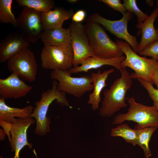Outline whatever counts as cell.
<instances>
[{
  "mask_svg": "<svg viewBox=\"0 0 158 158\" xmlns=\"http://www.w3.org/2000/svg\"><path fill=\"white\" fill-rule=\"evenodd\" d=\"M119 71L121 77L114 81L109 89L104 91V97L99 110V114L102 116L110 117L128 106L125 102L126 96L131 86L132 78L126 68Z\"/></svg>",
  "mask_w": 158,
  "mask_h": 158,
  "instance_id": "6da1fadb",
  "label": "cell"
},
{
  "mask_svg": "<svg viewBox=\"0 0 158 158\" xmlns=\"http://www.w3.org/2000/svg\"><path fill=\"white\" fill-rule=\"evenodd\" d=\"M58 83L56 80H53L51 88L42 92L40 100L35 103V107L30 117L36 121L35 133L37 135H45L50 130L51 118L47 115L49 105L54 101L61 106H69L66 93L57 90Z\"/></svg>",
  "mask_w": 158,
  "mask_h": 158,
  "instance_id": "7a4b0ae2",
  "label": "cell"
},
{
  "mask_svg": "<svg viewBox=\"0 0 158 158\" xmlns=\"http://www.w3.org/2000/svg\"><path fill=\"white\" fill-rule=\"evenodd\" d=\"M84 26L95 56L104 59L123 56V53L116 42L110 38L99 24L88 19Z\"/></svg>",
  "mask_w": 158,
  "mask_h": 158,
  "instance_id": "3957f363",
  "label": "cell"
},
{
  "mask_svg": "<svg viewBox=\"0 0 158 158\" xmlns=\"http://www.w3.org/2000/svg\"><path fill=\"white\" fill-rule=\"evenodd\" d=\"M116 42L126 56L125 59L121 63V68H130L134 72L130 74L132 79L141 78L153 85V76L158 68V60L140 56L125 41L116 40Z\"/></svg>",
  "mask_w": 158,
  "mask_h": 158,
  "instance_id": "277c9868",
  "label": "cell"
},
{
  "mask_svg": "<svg viewBox=\"0 0 158 158\" xmlns=\"http://www.w3.org/2000/svg\"><path fill=\"white\" fill-rule=\"evenodd\" d=\"M126 100L129 106L127 112L116 115L113 124H119L125 121H131L137 123L135 126L136 129L158 127V111L154 106H147L137 102L133 97L127 98Z\"/></svg>",
  "mask_w": 158,
  "mask_h": 158,
  "instance_id": "5b68a950",
  "label": "cell"
},
{
  "mask_svg": "<svg viewBox=\"0 0 158 158\" xmlns=\"http://www.w3.org/2000/svg\"><path fill=\"white\" fill-rule=\"evenodd\" d=\"M68 70L56 69L51 71V78L58 81L57 88L59 91L79 98L93 89L91 76L73 77Z\"/></svg>",
  "mask_w": 158,
  "mask_h": 158,
  "instance_id": "8992f818",
  "label": "cell"
},
{
  "mask_svg": "<svg viewBox=\"0 0 158 158\" xmlns=\"http://www.w3.org/2000/svg\"><path fill=\"white\" fill-rule=\"evenodd\" d=\"M73 53L71 43L44 46L40 54L41 66L45 69L69 70L72 68Z\"/></svg>",
  "mask_w": 158,
  "mask_h": 158,
  "instance_id": "52a82bcc",
  "label": "cell"
},
{
  "mask_svg": "<svg viewBox=\"0 0 158 158\" xmlns=\"http://www.w3.org/2000/svg\"><path fill=\"white\" fill-rule=\"evenodd\" d=\"M8 70L23 81H34L37 74V64L34 53L28 48L22 50L7 61Z\"/></svg>",
  "mask_w": 158,
  "mask_h": 158,
  "instance_id": "ba28073f",
  "label": "cell"
},
{
  "mask_svg": "<svg viewBox=\"0 0 158 158\" xmlns=\"http://www.w3.org/2000/svg\"><path fill=\"white\" fill-rule=\"evenodd\" d=\"M41 13L24 7L18 17L16 18V27L19 32L29 43L37 42L40 39L44 31L41 20Z\"/></svg>",
  "mask_w": 158,
  "mask_h": 158,
  "instance_id": "9c48e42d",
  "label": "cell"
},
{
  "mask_svg": "<svg viewBox=\"0 0 158 158\" xmlns=\"http://www.w3.org/2000/svg\"><path fill=\"white\" fill-rule=\"evenodd\" d=\"M131 13L127 11L123 15L121 19L111 20L107 19L97 13L90 15L88 20L102 25L117 38L128 43L135 53L138 52V43L136 36L130 34L127 30L128 23L130 19Z\"/></svg>",
  "mask_w": 158,
  "mask_h": 158,
  "instance_id": "30bf717a",
  "label": "cell"
},
{
  "mask_svg": "<svg viewBox=\"0 0 158 158\" xmlns=\"http://www.w3.org/2000/svg\"><path fill=\"white\" fill-rule=\"evenodd\" d=\"M73 53V66H78L86 58L95 56L90 45L84 25L72 21L69 28Z\"/></svg>",
  "mask_w": 158,
  "mask_h": 158,
  "instance_id": "8fae6325",
  "label": "cell"
},
{
  "mask_svg": "<svg viewBox=\"0 0 158 158\" xmlns=\"http://www.w3.org/2000/svg\"><path fill=\"white\" fill-rule=\"evenodd\" d=\"M35 120L29 117L25 118H15L11 131V139L10 141L11 151L14 152L13 158H20L21 150L25 146L31 149L32 144L28 142L27 131L32 124H34Z\"/></svg>",
  "mask_w": 158,
  "mask_h": 158,
  "instance_id": "7c38bea8",
  "label": "cell"
},
{
  "mask_svg": "<svg viewBox=\"0 0 158 158\" xmlns=\"http://www.w3.org/2000/svg\"><path fill=\"white\" fill-rule=\"evenodd\" d=\"M32 89L31 86L13 73L5 78L0 79V97L5 99L22 97Z\"/></svg>",
  "mask_w": 158,
  "mask_h": 158,
  "instance_id": "4fadbf2b",
  "label": "cell"
},
{
  "mask_svg": "<svg viewBox=\"0 0 158 158\" xmlns=\"http://www.w3.org/2000/svg\"><path fill=\"white\" fill-rule=\"evenodd\" d=\"M30 45V43L19 32L10 33L1 41L0 62L7 61L23 49L29 47Z\"/></svg>",
  "mask_w": 158,
  "mask_h": 158,
  "instance_id": "5bb4252c",
  "label": "cell"
},
{
  "mask_svg": "<svg viewBox=\"0 0 158 158\" xmlns=\"http://www.w3.org/2000/svg\"><path fill=\"white\" fill-rule=\"evenodd\" d=\"M72 9L66 10L62 7L41 13V18L44 30L62 28L65 20L72 18L74 14Z\"/></svg>",
  "mask_w": 158,
  "mask_h": 158,
  "instance_id": "9a60e30c",
  "label": "cell"
},
{
  "mask_svg": "<svg viewBox=\"0 0 158 158\" xmlns=\"http://www.w3.org/2000/svg\"><path fill=\"white\" fill-rule=\"evenodd\" d=\"M158 17V7L152 11L149 18L142 24H137L136 27L141 33V39L138 47V53L151 43L158 41V34L154 23Z\"/></svg>",
  "mask_w": 158,
  "mask_h": 158,
  "instance_id": "2e32d148",
  "label": "cell"
},
{
  "mask_svg": "<svg viewBox=\"0 0 158 158\" xmlns=\"http://www.w3.org/2000/svg\"><path fill=\"white\" fill-rule=\"evenodd\" d=\"M125 58L126 57L123 56L110 59H103L94 56L86 58L81 63L80 66L72 67L69 71L71 74L86 72L90 70L96 69L104 65L113 66L120 71L121 69V63Z\"/></svg>",
  "mask_w": 158,
  "mask_h": 158,
  "instance_id": "e0dca14e",
  "label": "cell"
},
{
  "mask_svg": "<svg viewBox=\"0 0 158 158\" xmlns=\"http://www.w3.org/2000/svg\"><path fill=\"white\" fill-rule=\"evenodd\" d=\"M114 69L112 68L102 73L98 70L97 73H92L91 76L92 80L93 91L89 95L87 103L91 105L92 110L99 108V103L101 101L100 94L103 88L107 85L106 80L109 75L114 72Z\"/></svg>",
  "mask_w": 158,
  "mask_h": 158,
  "instance_id": "ac0fdd59",
  "label": "cell"
},
{
  "mask_svg": "<svg viewBox=\"0 0 158 158\" xmlns=\"http://www.w3.org/2000/svg\"><path fill=\"white\" fill-rule=\"evenodd\" d=\"M44 46H58L71 43L70 30L62 27L44 30L40 39Z\"/></svg>",
  "mask_w": 158,
  "mask_h": 158,
  "instance_id": "d6986e66",
  "label": "cell"
},
{
  "mask_svg": "<svg viewBox=\"0 0 158 158\" xmlns=\"http://www.w3.org/2000/svg\"><path fill=\"white\" fill-rule=\"evenodd\" d=\"M5 99L0 97V119L13 123L14 117L25 118L30 117L34 107L28 105L22 108L13 107L8 106Z\"/></svg>",
  "mask_w": 158,
  "mask_h": 158,
  "instance_id": "ffe728a7",
  "label": "cell"
},
{
  "mask_svg": "<svg viewBox=\"0 0 158 158\" xmlns=\"http://www.w3.org/2000/svg\"><path fill=\"white\" fill-rule=\"evenodd\" d=\"M138 130L130 128L124 123L112 128L111 131L112 137H120L123 138L127 143L135 146L137 145Z\"/></svg>",
  "mask_w": 158,
  "mask_h": 158,
  "instance_id": "44dd1931",
  "label": "cell"
},
{
  "mask_svg": "<svg viewBox=\"0 0 158 158\" xmlns=\"http://www.w3.org/2000/svg\"><path fill=\"white\" fill-rule=\"evenodd\" d=\"M158 128L153 126L138 129L137 145L143 149L145 156L147 158L151 156V152L149 144L152 135Z\"/></svg>",
  "mask_w": 158,
  "mask_h": 158,
  "instance_id": "7402d4cb",
  "label": "cell"
},
{
  "mask_svg": "<svg viewBox=\"0 0 158 158\" xmlns=\"http://www.w3.org/2000/svg\"><path fill=\"white\" fill-rule=\"evenodd\" d=\"M18 5L23 7L30 8L41 13L48 11L54 7L52 0H16Z\"/></svg>",
  "mask_w": 158,
  "mask_h": 158,
  "instance_id": "603a6c76",
  "label": "cell"
},
{
  "mask_svg": "<svg viewBox=\"0 0 158 158\" xmlns=\"http://www.w3.org/2000/svg\"><path fill=\"white\" fill-rule=\"evenodd\" d=\"M12 0H0V22L16 27L17 21L11 10Z\"/></svg>",
  "mask_w": 158,
  "mask_h": 158,
  "instance_id": "cb8c5ba5",
  "label": "cell"
},
{
  "mask_svg": "<svg viewBox=\"0 0 158 158\" xmlns=\"http://www.w3.org/2000/svg\"><path fill=\"white\" fill-rule=\"evenodd\" d=\"M123 4L126 11L133 13L136 16L138 24H142L149 17L147 14L142 12L138 7L135 0H124Z\"/></svg>",
  "mask_w": 158,
  "mask_h": 158,
  "instance_id": "d4e9b609",
  "label": "cell"
},
{
  "mask_svg": "<svg viewBox=\"0 0 158 158\" xmlns=\"http://www.w3.org/2000/svg\"><path fill=\"white\" fill-rule=\"evenodd\" d=\"M136 79L147 92L153 102L154 106L158 111V89L155 88L151 83L141 78Z\"/></svg>",
  "mask_w": 158,
  "mask_h": 158,
  "instance_id": "484cf974",
  "label": "cell"
},
{
  "mask_svg": "<svg viewBox=\"0 0 158 158\" xmlns=\"http://www.w3.org/2000/svg\"><path fill=\"white\" fill-rule=\"evenodd\" d=\"M138 54L140 55L151 56L152 59L158 60V41L151 43Z\"/></svg>",
  "mask_w": 158,
  "mask_h": 158,
  "instance_id": "4316f807",
  "label": "cell"
},
{
  "mask_svg": "<svg viewBox=\"0 0 158 158\" xmlns=\"http://www.w3.org/2000/svg\"><path fill=\"white\" fill-rule=\"evenodd\" d=\"M99 1L114 10L121 12L123 15L127 11L120 0H101Z\"/></svg>",
  "mask_w": 158,
  "mask_h": 158,
  "instance_id": "83f0119b",
  "label": "cell"
},
{
  "mask_svg": "<svg viewBox=\"0 0 158 158\" xmlns=\"http://www.w3.org/2000/svg\"><path fill=\"white\" fill-rule=\"evenodd\" d=\"M86 12L85 11L80 9L74 13L72 17V21L77 23H81L85 19Z\"/></svg>",
  "mask_w": 158,
  "mask_h": 158,
  "instance_id": "f1b7e54d",
  "label": "cell"
},
{
  "mask_svg": "<svg viewBox=\"0 0 158 158\" xmlns=\"http://www.w3.org/2000/svg\"><path fill=\"white\" fill-rule=\"evenodd\" d=\"M13 123L6 121L0 119V125L5 131L7 135L9 141H10L11 139V131L12 126Z\"/></svg>",
  "mask_w": 158,
  "mask_h": 158,
  "instance_id": "f546056e",
  "label": "cell"
},
{
  "mask_svg": "<svg viewBox=\"0 0 158 158\" xmlns=\"http://www.w3.org/2000/svg\"><path fill=\"white\" fill-rule=\"evenodd\" d=\"M153 84L154 83L158 89V72L156 70L155 71L153 74Z\"/></svg>",
  "mask_w": 158,
  "mask_h": 158,
  "instance_id": "4dcf8cb0",
  "label": "cell"
},
{
  "mask_svg": "<svg viewBox=\"0 0 158 158\" xmlns=\"http://www.w3.org/2000/svg\"><path fill=\"white\" fill-rule=\"evenodd\" d=\"M6 134L3 129H0V139L1 141L4 140L5 138Z\"/></svg>",
  "mask_w": 158,
  "mask_h": 158,
  "instance_id": "1f68e13d",
  "label": "cell"
},
{
  "mask_svg": "<svg viewBox=\"0 0 158 158\" xmlns=\"http://www.w3.org/2000/svg\"><path fill=\"white\" fill-rule=\"evenodd\" d=\"M146 2L150 6H152L154 5L153 0H146Z\"/></svg>",
  "mask_w": 158,
  "mask_h": 158,
  "instance_id": "d6a6232c",
  "label": "cell"
},
{
  "mask_svg": "<svg viewBox=\"0 0 158 158\" xmlns=\"http://www.w3.org/2000/svg\"><path fill=\"white\" fill-rule=\"evenodd\" d=\"M66 1L71 4H74L77 2L78 1L77 0H67Z\"/></svg>",
  "mask_w": 158,
  "mask_h": 158,
  "instance_id": "836d02e7",
  "label": "cell"
},
{
  "mask_svg": "<svg viewBox=\"0 0 158 158\" xmlns=\"http://www.w3.org/2000/svg\"><path fill=\"white\" fill-rule=\"evenodd\" d=\"M156 5L158 6V0H157L156 1Z\"/></svg>",
  "mask_w": 158,
  "mask_h": 158,
  "instance_id": "e575fe53",
  "label": "cell"
},
{
  "mask_svg": "<svg viewBox=\"0 0 158 158\" xmlns=\"http://www.w3.org/2000/svg\"><path fill=\"white\" fill-rule=\"evenodd\" d=\"M156 30L157 34H158V28L156 29Z\"/></svg>",
  "mask_w": 158,
  "mask_h": 158,
  "instance_id": "d590c367",
  "label": "cell"
},
{
  "mask_svg": "<svg viewBox=\"0 0 158 158\" xmlns=\"http://www.w3.org/2000/svg\"><path fill=\"white\" fill-rule=\"evenodd\" d=\"M157 72H158V68H157Z\"/></svg>",
  "mask_w": 158,
  "mask_h": 158,
  "instance_id": "8d00e7d4",
  "label": "cell"
}]
</instances>
